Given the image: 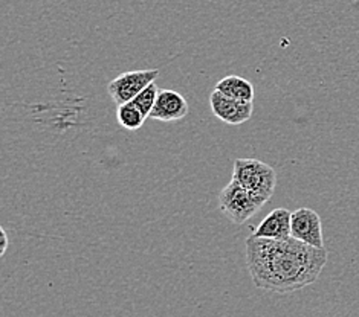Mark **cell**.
Returning a JSON list of instances; mask_svg holds the SVG:
<instances>
[{
	"mask_svg": "<svg viewBox=\"0 0 359 317\" xmlns=\"http://www.w3.org/2000/svg\"><path fill=\"white\" fill-rule=\"evenodd\" d=\"M216 90L222 92L229 98L241 101H254L255 97L252 83L237 75H228L224 80H220L216 84Z\"/></svg>",
	"mask_w": 359,
	"mask_h": 317,
	"instance_id": "cell-9",
	"label": "cell"
},
{
	"mask_svg": "<svg viewBox=\"0 0 359 317\" xmlns=\"http://www.w3.org/2000/svg\"><path fill=\"white\" fill-rule=\"evenodd\" d=\"M0 235H2V248H0V256H4L6 248H8V235H6V230L4 227L0 229Z\"/></svg>",
	"mask_w": 359,
	"mask_h": 317,
	"instance_id": "cell-12",
	"label": "cell"
},
{
	"mask_svg": "<svg viewBox=\"0 0 359 317\" xmlns=\"http://www.w3.org/2000/svg\"><path fill=\"white\" fill-rule=\"evenodd\" d=\"M158 95H159V87L156 85V83L153 81L151 84H149L147 87L141 90L138 95L135 97V99H133L135 106L142 111V115L145 118H150V113H151L153 107H155Z\"/></svg>",
	"mask_w": 359,
	"mask_h": 317,
	"instance_id": "cell-11",
	"label": "cell"
},
{
	"mask_svg": "<svg viewBox=\"0 0 359 317\" xmlns=\"http://www.w3.org/2000/svg\"><path fill=\"white\" fill-rule=\"evenodd\" d=\"M188 102L187 99L175 90H159L158 99L153 107L150 119L162 122H176L181 121L188 115Z\"/></svg>",
	"mask_w": 359,
	"mask_h": 317,
	"instance_id": "cell-7",
	"label": "cell"
},
{
	"mask_svg": "<svg viewBox=\"0 0 359 317\" xmlns=\"http://www.w3.org/2000/svg\"><path fill=\"white\" fill-rule=\"evenodd\" d=\"M260 204L236 180L231 182L219 194V209L233 225H243L260 211Z\"/></svg>",
	"mask_w": 359,
	"mask_h": 317,
	"instance_id": "cell-3",
	"label": "cell"
},
{
	"mask_svg": "<svg viewBox=\"0 0 359 317\" xmlns=\"http://www.w3.org/2000/svg\"><path fill=\"white\" fill-rule=\"evenodd\" d=\"M245 261L255 287L286 295L318 279L327 264V251L294 237L271 239L251 235L245 243Z\"/></svg>",
	"mask_w": 359,
	"mask_h": 317,
	"instance_id": "cell-1",
	"label": "cell"
},
{
	"mask_svg": "<svg viewBox=\"0 0 359 317\" xmlns=\"http://www.w3.org/2000/svg\"><path fill=\"white\" fill-rule=\"evenodd\" d=\"M290 217L292 212L285 208H277L269 212L262 220L260 225L254 229L252 235L259 238L285 239L290 237Z\"/></svg>",
	"mask_w": 359,
	"mask_h": 317,
	"instance_id": "cell-8",
	"label": "cell"
},
{
	"mask_svg": "<svg viewBox=\"0 0 359 317\" xmlns=\"http://www.w3.org/2000/svg\"><path fill=\"white\" fill-rule=\"evenodd\" d=\"M159 76V69L132 71L118 75L115 80L107 84V92L116 106L126 104L135 99L141 90L147 87Z\"/></svg>",
	"mask_w": 359,
	"mask_h": 317,
	"instance_id": "cell-4",
	"label": "cell"
},
{
	"mask_svg": "<svg viewBox=\"0 0 359 317\" xmlns=\"http://www.w3.org/2000/svg\"><path fill=\"white\" fill-rule=\"evenodd\" d=\"M233 180L243 186L260 206L269 202L277 186V173L259 159H236Z\"/></svg>",
	"mask_w": 359,
	"mask_h": 317,
	"instance_id": "cell-2",
	"label": "cell"
},
{
	"mask_svg": "<svg viewBox=\"0 0 359 317\" xmlns=\"http://www.w3.org/2000/svg\"><path fill=\"white\" fill-rule=\"evenodd\" d=\"M116 118H118L119 125L126 128V130H132V132L141 128L142 124L145 122V119H147L142 115V111L135 106L133 101L118 106Z\"/></svg>",
	"mask_w": 359,
	"mask_h": 317,
	"instance_id": "cell-10",
	"label": "cell"
},
{
	"mask_svg": "<svg viewBox=\"0 0 359 317\" xmlns=\"http://www.w3.org/2000/svg\"><path fill=\"white\" fill-rule=\"evenodd\" d=\"M290 237L315 247H324L321 218L311 208H300L290 217Z\"/></svg>",
	"mask_w": 359,
	"mask_h": 317,
	"instance_id": "cell-6",
	"label": "cell"
},
{
	"mask_svg": "<svg viewBox=\"0 0 359 317\" xmlns=\"http://www.w3.org/2000/svg\"><path fill=\"white\" fill-rule=\"evenodd\" d=\"M210 106L215 116L228 125H241L248 122L254 111L252 101L229 98L219 90H215L210 95Z\"/></svg>",
	"mask_w": 359,
	"mask_h": 317,
	"instance_id": "cell-5",
	"label": "cell"
}]
</instances>
